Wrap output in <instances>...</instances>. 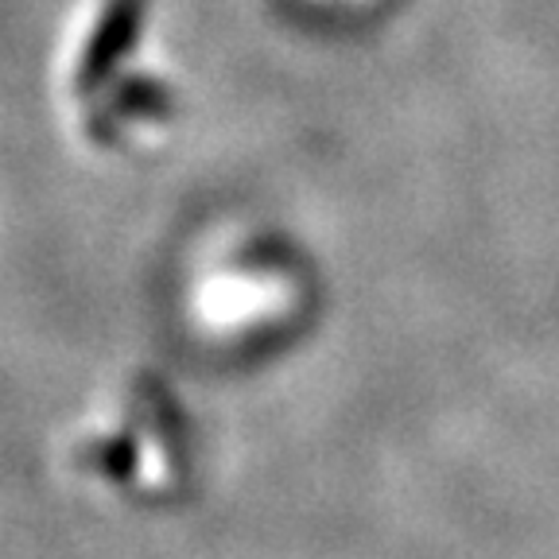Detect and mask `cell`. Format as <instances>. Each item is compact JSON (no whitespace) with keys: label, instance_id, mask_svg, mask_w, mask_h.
Wrapping results in <instances>:
<instances>
[{"label":"cell","instance_id":"obj_4","mask_svg":"<svg viewBox=\"0 0 559 559\" xmlns=\"http://www.w3.org/2000/svg\"><path fill=\"white\" fill-rule=\"evenodd\" d=\"M304 4H314V9H373L377 0H304Z\"/></svg>","mask_w":559,"mask_h":559},{"label":"cell","instance_id":"obj_1","mask_svg":"<svg viewBox=\"0 0 559 559\" xmlns=\"http://www.w3.org/2000/svg\"><path fill=\"white\" fill-rule=\"evenodd\" d=\"M51 90L67 140L97 159L156 156L183 117V74L144 0H86L59 32Z\"/></svg>","mask_w":559,"mask_h":559},{"label":"cell","instance_id":"obj_2","mask_svg":"<svg viewBox=\"0 0 559 559\" xmlns=\"http://www.w3.org/2000/svg\"><path fill=\"white\" fill-rule=\"evenodd\" d=\"M59 471L86 498L109 506H156L191 478V424L159 377L129 373L70 419Z\"/></svg>","mask_w":559,"mask_h":559},{"label":"cell","instance_id":"obj_3","mask_svg":"<svg viewBox=\"0 0 559 559\" xmlns=\"http://www.w3.org/2000/svg\"><path fill=\"white\" fill-rule=\"evenodd\" d=\"M307 296V276L288 249L253 229L229 226L214 229L187 261L179 314L206 346L245 349L296 326Z\"/></svg>","mask_w":559,"mask_h":559}]
</instances>
